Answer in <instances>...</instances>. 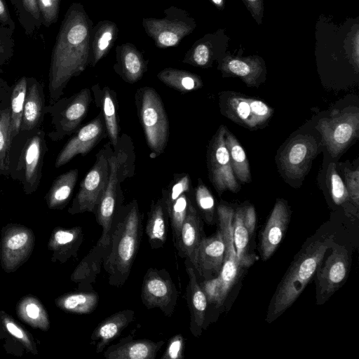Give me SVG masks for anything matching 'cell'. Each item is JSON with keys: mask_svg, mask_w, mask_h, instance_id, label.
Returning <instances> with one entry per match:
<instances>
[{"mask_svg": "<svg viewBox=\"0 0 359 359\" xmlns=\"http://www.w3.org/2000/svg\"><path fill=\"white\" fill-rule=\"evenodd\" d=\"M225 114L233 121L250 128H256L249 98L232 95L225 102Z\"/></svg>", "mask_w": 359, "mask_h": 359, "instance_id": "cell-39", "label": "cell"}, {"mask_svg": "<svg viewBox=\"0 0 359 359\" xmlns=\"http://www.w3.org/2000/svg\"><path fill=\"white\" fill-rule=\"evenodd\" d=\"M195 200L205 221L212 224L215 211V200L209 189L200 179L195 189Z\"/></svg>", "mask_w": 359, "mask_h": 359, "instance_id": "cell-43", "label": "cell"}, {"mask_svg": "<svg viewBox=\"0 0 359 359\" xmlns=\"http://www.w3.org/2000/svg\"><path fill=\"white\" fill-rule=\"evenodd\" d=\"M78 177L79 170L74 168L60 175L54 180L47 195L51 206L62 205L68 202Z\"/></svg>", "mask_w": 359, "mask_h": 359, "instance_id": "cell-34", "label": "cell"}, {"mask_svg": "<svg viewBox=\"0 0 359 359\" xmlns=\"http://www.w3.org/2000/svg\"><path fill=\"white\" fill-rule=\"evenodd\" d=\"M10 93L0 102V174L6 178L9 177V156L13 140L11 122Z\"/></svg>", "mask_w": 359, "mask_h": 359, "instance_id": "cell-31", "label": "cell"}, {"mask_svg": "<svg viewBox=\"0 0 359 359\" xmlns=\"http://www.w3.org/2000/svg\"><path fill=\"white\" fill-rule=\"evenodd\" d=\"M116 52L114 71L127 83H134L140 80L147 69L142 53L130 43L117 46Z\"/></svg>", "mask_w": 359, "mask_h": 359, "instance_id": "cell-25", "label": "cell"}, {"mask_svg": "<svg viewBox=\"0 0 359 359\" xmlns=\"http://www.w3.org/2000/svg\"><path fill=\"white\" fill-rule=\"evenodd\" d=\"M0 23L10 29H15V24L12 19L6 0H0Z\"/></svg>", "mask_w": 359, "mask_h": 359, "instance_id": "cell-52", "label": "cell"}, {"mask_svg": "<svg viewBox=\"0 0 359 359\" xmlns=\"http://www.w3.org/2000/svg\"><path fill=\"white\" fill-rule=\"evenodd\" d=\"M318 144L309 135H298L290 140L280 156V164L284 174L290 179L303 177L317 154Z\"/></svg>", "mask_w": 359, "mask_h": 359, "instance_id": "cell-15", "label": "cell"}, {"mask_svg": "<svg viewBox=\"0 0 359 359\" xmlns=\"http://www.w3.org/2000/svg\"><path fill=\"white\" fill-rule=\"evenodd\" d=\"M251 16L258 25L262 23L264 17V0H242Z\"/></svg>", "mask_w": 359, "mask_h": 359, "instance_id": "cell-50", "label": "cell"}, {"mask_svg": "<svg viewBox=\"0 0 359 359\" xmlns=\"http://www.w3.org/2000/svg\"><path fill=\"white\" fill-rule=\"evenodd\" d=\"M46 106L43 85L34 77H27L20 130L27 131L41 128L46 114Z\"/></svg>", "mask_w": 359, "mask_h": 359, "instance_id": "cell-22", "label": "cell"}, {"mask_svg": "<svg viewBox=\"0 0 359 359\" xmlns=\"http://www.w3.org/2000/svg\"><path fill=\"white\" fill-rule=\"evenodd\" d=\"M186 271L189 277L187 287V299L190 311V330L193 335L198 337L205 320L208 304L207 297L198 282L196 271L191 263L186 259Z\"/></svg>", "mask_w": 359, "mask_h": 359, "instance_id": "cell-24", "label": "cell"}, {"mask_svg": "<svg viewBox=\"0 0 359 359\" xmlns=\"http://www.w3.org/2000/svg\"><path fill=\"white\" fill-rule=\"evenodd\" d=\"M243 221L250 236H251L255 231L256 225V214L252 205L244 208Z\"/></svg>", "mask_w": 359, "mask_h": 359, "instance_id": "cell-51", "label": "cell"}, {"mask_svg": "<svg viewBox=\"0 0 359 359\" xmlns=\"http://www.w3.org/2000/svg\"><path fill=\"white\" fill-rule=\"evenodd\" d=\"M135 312L124 309L113 313L101 321L93 330L91 340L96 343V352L101 353L107 345L117 338L134 320Z\"/></svg>", "mask_w": 359, "mask_h": 359, "instance_id": "cell-26", "label": "cell"}, {"mask_svg": "<svg viewBox=\"0 0 359 359\" xmlns=\"http://www.w3.org/2000/svg\"><path fill=\"white\" fill-rule=\"evenodd\" d=\"M224 141L236 177L243 183L250 182V172L245 152L236 137L227 129L225 130Z\"/></svg>", "mask_w": 359, "mask_h": 359, "instance_id": "cell-36", "label": "cell"}, {"mask_svg": "<svg viewBox=\"0 0 359 359\" xmlns=\"http://www.w3.org/2000/svg\"><path fill=\"white\" fill-rule=\"evenodd\" d=\"M111 151L109 142L96 154L95 163L80 183L71 208L73 213L95 212L108 184Z\"/></svg>", "mask_w": 359, "mask_h": 359, "instance_id": "cell-9", "label": "cell"}, {"mask_svg": "<svg viewBox=\"0 0 359 359\" xmlns=\"http://www.w3.org/2000/svg\"><path fill=\"white\" fill-rule=\"evenodd\" d=\"M190 184L191 180L188 174L183 173L174 175L172 181L162 191L161 198L166 210L182 194L189 192Z\"/></svg>", "mask_w": 359, "mask_h": 359, "instance_id": "cell-42", "label": "cell"}, {"mask_svg": "<svg viewBox=\"0 0 359 359\" xmlns=\"http://www.w3.org/2000/svg\"><path fill=\"white\" fill-rule=\"evenodd\" d=\"M26 311L27 316L32 319L38 318L39 315V309L37 305L34 303H31L27 306Z\"/></svg>", "mask_w": 359, "mask_h": 359, "instance_id": "cell-55", "label": "cell"}, {"mask_svg": "<svg viewBox=\"0 0 359 359\" xmlns=\"http://www.w3.org/2000/svg\"><path fill=\"white\" fill-rule=\"evenodd\" d=\"M108 161L109 166L108 184L94 212L97 222L102 228V235L99 239L105 243H110L113 219L118 205L123 201L117 174V158L113 149Z\"/></svg>", "mask_w": 359, "mask_h": 359, "instance_id": "cell-16", "label": "cell"}, {"mask_svg": "<svg viewBox=\"0 0 359 359\" xmlns=\"http://www.w3.org/2000/svg\"><path fill=\"white\" fill-rule=\"evenodd\" d=\"M138 116L144 133L150 157L162 154L167 146L169 123L161 97L151 87L140 88L135 94Z\"/></svg>", "mask_w": 359, "mask_h": 359, "instance_id": "cell-5", "label": "cell"}, {"mask_svg": "<svg viewBox=\"0 0 359 359\" xmlns=\"http://www.w3.org/2000/svg\"><path fill=\"white\" fill-rule=\"evenodd\" d=\"M42 18V25L46 28L57 21L60 0H37Z\"/></svg>", "mask_w": 359, "mask_h": 359, "instance_id": "cell-46", "label": "cell"}, {"mask_svg": "<svg viewBox=\"0 0 359 359\" xmlns=\"http://www.w3.org/2000/svg\"><path fill=\"white\" fill-rule=\"evenodd\" d=\"M161 18H143L142 24L147 34L160 48L172 47L196 27V22L189 13L176 6H170L163 11Z\"/></svg>", "mask_w": 359, "mask_h": 359, "instance_id": "cell-7", "label": "cell"}, {"mask_svg": "<svg viewBox=\"0 0 359 359\" xmlns=\"http://www.w3.org/2000/svg\"><path fill=\"white\" fill-rule=\"evenodd\" d=\"M14 6L20 25L27 36L33 35L42 25L37 0H10Z\"/></svg>", "mask_w": 359, "mask_h": 359, "instance_id": "cell-35", "label": "cell"}, {"mask_svg": "<svg viewBox=\"0 0 359 359\" xmlns=\"http://www.w3.org/2000/svg\"><path fill=\"white\" fill-rule=\"evenodd\" d=\"M157 77L165 85L183 93L198 89L203 86L197 74L175 68L163 69L158 73Z\"/></svg>", "mask_w": 359, "mask_h": 359, "instance_id": "cell-33", "label": "cell"}, {"mask_svg": "<svg viewBox=\"0 0 359 359\" xmlns=\"http://www.w3.org/2000/svg\"><path fill=\"white\" fill-rule=\"evenodd\" d=\"M91 100V91L85 88L70 97H61L53 104L46 105L45 111L50 114L53 126L48 133V138L58 142L72 135L87 116Z\"/></svg>", "mask_w": 359, "mask_h": 359, "instance_id": "cell-6", "label": "cell"}, {"mask_svg": "<svg viewBox=\"0 0 359 359\" xmlns=\"http://www.w3.org/2000/svg\"><path fill=\"white\" fill-rule=\"evenodd\" d=\"M27 88V76H23L11 86L10 112L13 138L20 131L22 116Z\"/></svg>", "mask_w": 359, "mask_h": 359, "instance_id": "cell-38", "label": "cell"}, {"mask_svg": "<svg viewBox=\"0 0 359 359\" xmlns=\"http://www.w3.org/2000/svg\"><path fill=\"white\" fill-rule=\"evenodd\" d=\"M168 215L162 198L152 201L145 232L152 249L161 248L167 240Z\"/></svg>", "mask_w": 359, "mask_h": 359, "instance_id": "cell-28", "label": "cell"}, {"mask_svg": "<svg viewBox=\"0 0 359 359\" xmlns=\"http://www.w3.org/2000/svg\"><path fill=\"white\" fill-rule=\"evenodd\" d=\"M142 235L137 201L134 199L125 205L119 204L112 222L109 250L102 264L109 285L119 287L128 280Z\"/></svg>", "mask_w": 359, "mask_h": 359, "instance_id": "cell-2", "label": "cell"}, {"mask_svg": "<svg viewBox=\"0 0 359 359\" xmlns=\"http://www.w3.org/2000/svg\"><path fill=\"white\" fill-rule=\"evenodd\" d=\"M218 62L223 76L239 77L249 86H257L266 74L265 62L258 55L234 56L226 52Z\"/></svg>", "mask_w": 359, "mask_h": 359, "instance_id": "cell-19", "label": "cell"}, {"mask_svg": "<svg viewBox=\"0 0 359 359\" xmlns=\"http://www.w3.org/2000/svg\"><path fill=\"white\" fill-rule=\"evenodd\" d=\"M164 341L133 339L132 336L121 339L104 351L107 359H154Z\"/></svg>", "mask_w": 359, "mask_h": 359, "instance_id": "cell-23", "label": "cell"}, {"mask_svg": "<svg viewBox=\"0 0 359 359\" xmlns=\"http://www.w3.org/2000/svg\"><path fill=\"white\" fill-rule=\"evenodd\" d=\"M212 4L219 11H223L225 7L226 0H210Z\"/></svg>", "mask_w": 359, "mask_h": 359, "instance_id": "cell-57", "label": "cell"}, {"mask_svg": "<svg viewBox=\"0 0 359 359\" xmlns=\"http://www.w3.org/2000/svg\"><path fill=\"white\" fill-rule=\"evenodd\" d=\"M188 193L182 194L167 210L171 224L175 245L177 244L182 223L187 213L191 199Z\"/></svg>", "mask_w": 359, "mask_h": 359, "instance_id": "cell-41", "label": "cell"}, {"mask_svg": "<svg viewBox=\"0 0 359 359\" xmlns=\"http://www.w3.org/2000/svg\"><path fill=\"white\" fill-rule=\"evenodd\" d=\"M0 192H1V189H0Z\"/></svg>", "mask_w": 359, "mask_h": 359, "instance_id": "cell-58", "label": "cell"}, {"mask_svg": "<svg viewBox=\"0 0 359 359\" xmlns=\"http://www.w3.org/2000/svg\"><path fill=\"white\" fill-rule=\"evenodd\" d=\"M11 86L8 82L0 78V102L10 93Z\"/></svg>", "mask_w": 359, "mask_h": 359, "instance_id": "cell-54", "label": "cell"}, {"mask_svg": "<svg viewBox=\"0 0 359 359\" xmlns=\"http://www.w3.org/2000/svg\"><path fill=\"white\" fill-rule=\"evenodd\" d=\"M13 30L0 23V73H3V67L13 57L15 41Z\"/></svg>", "mask_w": 359, "mask_h": 359, "instance_id": "cell-45", "label": "cell"}, {"mask_svg": "<svg viewBox=\"0 0 359 359\" xmlns=\"http://www.w3.org/2000/svg\"><path fill=\"white\" fill-rule=\"evenodd\" d=\"M6 327L8 330V332L13 334V336L18 337V338H23V333L22 332L16 327L14 324L11 323H8L6 324Z\"/></svg>", "mask_w": 359, "mask_h": 359, "instance_id": "cell-56", "label": "cell"}, {"mask_svg": "<svg viewBox=\"0 0 359 359\" xmlns=\"http://www.w3.org/2000/svg\"><path fill=\"white\" fill-rule=\"evenodd\" d=\"M316 128L333 157L341 154L358 136L359 112L357 107L334 110L328 117L319 120Z\"/></svg>", "mask_w": 359, "mask_h": 359, "instance_id": "cell-8", "label": "cell"}, {"mask_svg": "<svg viewBox=\"0 0 359 359\" xmlns=\"http://www.w3.org/2000/svg\"><path fill=\"white\" fill-rule=\"evenodd\" d=\"M142 304L148 309H159L171 316L178 299V292L170 273L164 269L149 268L143 278Z\"/></svg>", "mask_w": 359, "mask_h": 359, "instance_id": "cell-10", "label": "cell"}, {"mask_svg": "<svg viewBox=\"0 0 359 359\" xmlns=\"http://www.w3.org/2000/svg\"><path fill=\"white\" fill-rule=\"evenodd\" d=\"M349 255L344 247L335 245L331 253L322 259L316 273L318 299L326 300L346 280L349 271Z\"/></svg>", "mask_w": 359, "mask_h": 359, "instance_id": "cell-13", "label": "cell"}, {"mask_svg": "<svg viewBox=\"0 0 359 359\" xmlns=\"http://www.w3.org/2000/svg\"><path fill=\"white\" fill-rule=\"evenodd\" d=\"M28 236L26 233H19L11 237L7 241V247L11 250L22 248L27 243Z\"/></svg>", "mask_w": 359, "mask_h": 359, "instance_id": "cell-53", "label": "cell"}, {"mask_svg": "<svg viewBox=\"0 0 359 359\" xmlns=\"http://www.w3.org/2000/svg\"><path fill=\"white\" fill-rule=\"evenodd\" d=\"M224 243L220 229L210 237H203L196 252L193 266L205 280L217 277L221 271Z\"/></svg>", "mask_w": 359, "mask_h": 359, "instance_id": "cell-18", "label": "cell"}, {"mask_svg": "<svg viewBox=\"0 0 359 359\" xmlns=\"http://www.w3.org/2000/svg\"><path fill=\"white\" fill-rule=\"evenodd\" d=\"M93 100L97 107L101 109L103 115L107 137L114 148L119 138V127L117 118L116 94L107 86L101 88L99 83L93 86Z\"/></svg>", "mask_w": 359, "mask_h": 359, "instance_id": "cell-27", "label": "cell"}, {"mask_svg": "<svg viewBox=\"0 0 359 359\" xmlns=\"http://www.w3.org/2000/svg\"><path fill=\"white\" fill-rule=\"evenodd\" d=\"M327 180L333 201L341 205L349 199L346 185L336 170L335 164L330 163L327 168Z\"/></svg>", "mask_w": 359, "mask_h": 359, "instance_id": "cell-44", "label": "cell"}, {"mask_svg": "<svg viewBox=\"0 0 359 359\" xmlns=\"http://www.w3.org/2000/svg\"><path fill=\"white\" fill-rule=\"evenodd\" d=\"M99 295L94 290L71 294L62 301V306L67 311L81 314L93 311L98 305Z\"/></svg>", "mask_w": 359, "mask_h": 359, "instance_id": "cell-40", "label": "cell"}, {"mask_svg": "<svg viewBox=\"0 0 359 359\" xmlns=\"http://www.w3.org/2000/svg\"><path fill=\"white\" fill-rule=\"evenodd\" d=\"M113 149L117 158L118 180L122 183L134 174L135 153L131 138L123 133L118 138L117 145Z\"/></svg>", "mask_w": 359, "mask_h": 359, "instance_id": "cell-37", "label": "cell"}, {"mask_svg": "<svg viewBox=\"0 0 359 359\" xmlns=\"http://www.w3.org/2000/svg\"><path fill=\"white\" fill-rule=\"evenodd\" d=\"M230 38L224 29L205 34L194 43L182 60L192 66L208 68L226 54Z\"/></svg>", "mask_w": 359, "mask_h": 359, "instance_id": "cell-17", "label": "cell"}, {"mask_svg": "<svg viewBox=\"0 0 359 359\" xmlns=\"http://www.w3.org/2000/svg\"><path fill=\"white\" fill-rule=\"evenodd\" d=\"M226 129L223 126L219 128L213 137L208 149L210 178L219 194L226 190L237 192L239 189L224 141Z\"/></svg>", "mask_w": 359, "mask_h": 359, "instance_id": "cell-12", "label": "cell"}, {"mask_svg": "<svg viewBox=\"0 0 359 359\" xmlns=\"http://www.w3.org/2000/svg\"><path fill=\"white\" fill-rule=\"evenodd\" d=\"M64 145L55 162L59 168L69 163L77 155H86L103 138L107 136L102 111L90 122L79 128Z\"/></svg>", "mask_w": 359, "mask_h": 359, "instance_id": "cell-14", "label": "cell"}, {"mask_svg": "<svg viewBox=\"0 0 359 359\" xmlns=\"http://www.w3.org/2000/svg\"><path fill=\"white\" fill-rule=\"evenodd\" d=\"M110 243H105L98 240L87 256L81 262L76 272V279L88 285L95 282L97 276L100 274L104 259L108 252Z\"/></svg>", "mask_w": 359, "mask_h": 359, "instance_id": "cell-30", "label": "cell"}, {"mask_svg": "<svg viewBox=\"0 0 359 359\" xmlns=\"http://www.w3.org/2000/svg\"><path fill=\"white\" fill-rule=\"evenodd\" d=\"M93 22L81 3L67 9L54 44L48 72L49 104L64 94L69 81L90 62Z\"/></svg>", "mask_w": 359, "mask_h": 359, "instance_id": "cell-1", "label": "cell"}, {"mask_svg": "<svg viewBox=\"0 0 359 359\" xmlns=\"http://www.w3.org/2000/svg\"><path fill=\"white\" fill-rule=\"evenodd\" d=\"M289 218L287 205L282 200L278 201L262 234L261 254L264 260L270 258L277 249L287 230Z\"/></svg>", "mask_w": 359, "mask_h": 359, "instance_id": "cell-21", "label": "cell"}, {"mask_svg": "<svg viewBox=\"0 0 359 359\" xmlns=\"http://www.w3.org/2000/svg\"><path fill=\"white\" fill-rule=\"evenodd\" d=\"M118 34L116 23L102 20L93 27L90 38V62L95 67L110 50Z\"/></svg>", "mask_w": 359, "mask_h": 359, "instance_id": "cell-29", "label": "cell"}, {"mask_svg": "<svg viewBox=\"0 0 359 359\" xmlns=\"http://www.w3.org/2000/svg\"><path fill=\"white\" fill-rule=\"evenodd\" d=\"M346 187L348 197L358 208L359 205V169L351 170L346 168L344 170Z\"/></svg>", "mask_w": 359, "mask_h": 359, "instance_id": "cell-47", "label": "cell"}, {"mask_svg": "<svg viewBox=\"0 0 359 359\" xmlns=\"http://www.w3.org/2000/svg\"><path fill=\"white\" fill-rule=\"evenodd\" d=\"M204 236L202 219L191 201L182 223L175 247L179 255L193 265L200 243Z\"/></svg>", "mask_w": 359, "mask_h": 359, "instance_id": "cell-20", "label": "cell"}, {"mask_svg": "<svg viewBox=\"0 0 359 359\" xmlns=\"http://www.w3.org/2000/svg\"><path fill=\"white\" fill-rule=\"evenodd\" d=\"M184 339L181 334L173 336L168 341L161 359H182L184 358Z\"/></svg>", "mask_w": 359, "mask_h": 359, "instance_id": "cell-48", "label": "cell"}, {"mask_svg": "<svg viewBox=\"0 0 359 359\" xmlns=\"http://www.w3.org/2000/svg\"><path fill=\"white\" fill-rule=\"evenodd\" d=\"M333 243V236L319 238L308 243L298 252L271 302L267 313L269 322L280 316L299 297Z\"/></svg>", "mask_w": 359, "mask_h": 359, "instance_id": "cell-3", "label": "cell"}, {"mask_svg": "<svg viewBox=\"0 0 359 359\" xmlns=\"http://www.w3.org/2000/svg\"><path fill=\"white\" fill-rule=\"evenodd\" d=\"M48 151L42 128L20 131L13 138L9 156V177L19 182L26 194L34 192L42 177Z\"/></svg>", "mask_w": 359, "mask_h": 359, "instance_id": "cell-4", "label": "cell"}, {"mask_svg": "<svg viewBox=\"0 0 359 359\" xmlns=\"http://www.w3.org/2000/svg\"><path fill=\"white\" fill-rule=\"evenodd\" d=\"M252 116L257 126L264 123L271 116L273 109L264 102L249 98Z\"/></svg>", "mask_w": 359, "mask_h": 359, "instance_id": "cell-49", "label": "cell"}, {"mask_svg": "<svg viewBox=\"0 0 359 359\" xmlns=\"http://www.w3.org/2000/svg\"><path fill=\"white\" fill-rule=\"evenodd\" d=\"M10 1V0H9Z\"/></svg>", "mask_w": 359, "mask_h": 359, "instance_id": "cell-59", "label": "cell"}, {"mask_svg": "<svg viewBox=\"0 0 359 359\" xmlns=\"http://www.w3.org/2000/svg\"><path fill=\"white\" fill-rule=\"evenodd\" d=\"M235 211L224 205L217 208L219 229L222 231L225 246L222 266L217 276L219 281L222 304L240 276L241 266L236 252L233 238V219Z\"/></svg>", "mask_w": 359, "mask_h": 359, "instance_id": "cell-11", "label": "cell"}, {"mask_svg": "<svg viewBox=\"0 0 359 359\" xmlns=\"http://www.w3.org/2000/svg\"><path fill=\"white\" fill-rule=\"evenodd\" d=\"M244 208L234 212L232 226L233 238L238 262L242 268L248 267L254 262V256L249 252L250 234L243 221Z\"/></svg>", "mask_w": 359, "mask_h": 359, "instance_id": "cell-32", "label": "cell"}]
</instances>
